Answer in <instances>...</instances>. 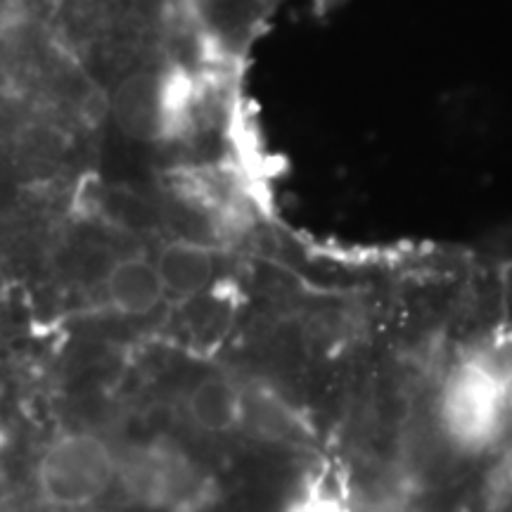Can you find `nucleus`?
I'll return each mask as SVG.
<instances>
[{"label":"nucleus","instance_id":"nucleus-3","mask_svg":"<svg viewBox=\"0 0 512 512\" xmlns=\"http://www.w3.org/2000/svg\"><path fill=\"white\" fill-rule=\"evenodd\" d=\"M119 482L140 503L159 510H188L204 496L195 465L164 446L138 448L119 458Z\"/></svg>","mask_w":512,"mask_h":512},{"label":"nucleus","instance_id":"nucleus-4","mask_svg":"<svg viewBox=\"0 0 512 512\" xmlns=\"http://www.w3.org/2000/svg\"><path fill=\"white\" fill-rule=\"evenodd\" d=\"M105 292L110 304L124 316H147L166 297L157 266L143 256L119 259L105 275Z\"/></svg>","mask_w":512,"mask_h":512},{"label":"nucleus","instance_id":"nucleus-6","mask_svg":"<svg viewBox=\"0 0 512 512\" xmlns=\"http://www.w3.org/2000/svg\"><path fill=\"white\" fill-rule=\"evenodd\" d=\"M164 292L174 297H195L214 278V259L207 249L192 242H176L155 261Z\"/></svg>","mask_w":512,"mask_h":512},{"label":"nucleus","instance_id":"nucleus-9","mask_svg":"<svg viewBox=\"0 0 512 512\" xmlns=\"http://www.w3.org/2000/svg\"><path fill=\"white\" fill-rule=\"evenodd\" d=\"M297 512H342V508L335 501H330V498H320L313 494L299 505Z\"/></svg>","mask_w":512,"mask_h":512},{"label":"nucleus","instance_id":"nucleus-8","mask_svg":"<svg viewBox=\"0 0 512 512\" xmlns=\"http://www.w3.org/2000/svg\"><path fill=\"white\" fill-rule=\"evenodd\" d=\"M0 512H19V489L15 475L0 465Z\"/></svg>","mask_w":512,"mask_h":512},{"label":"nucleus","instance_id":"nucleus-7","mask_svg":"<svg viewBox=\"0 0 512 512\" xmlns=\"http://www.w3.org/2000/svg\"><path fill=\"white\" fill-rule=\"evenodd\" d=\"M121 121L128 128H133V133H147L157 121L159 112V91L155 83L147 79H133L128 86L121 91L119 100Z\"/></svg>","mask_w":512,"mask_h":512},{"label":"nucleus","instance_id":"nucleus-1","mask_svg":"<svg viewBox=\"0 0 512 512\" xmlns=\"http://www.w3.org/2000/svg\"><path fill=\"white\" fill-rule=\"evenodd\" d=\"M117 482L119 456L105 439L83 430H57L34 446L17 489L38 512H83Z\"/></svg>","mask_w":512,"mask_h":512},{"label":"nucleus","instance_id":"nucleus-2","mask_svg":"<svg viewBox=\"0 0 512 512\" xmlns=\"http://www.w3.org/2000/svg\"><path fill=\"white\" fill-rule=\"evenodd\" d=\"M503 370L489 358H465L448 375L441 394V418L463 446H482L494 437L505 411Z\"/></svg>","mask_w":512,"mask_h":512},{"label":"nucleus","instance_id":"nucleus-5","mask_svg":"<svg viewBox=\"0 0 512 512\" xmlns=\"http://www.w3.org/2000/svg\"><path fill=\"white\" fill-rule=\"evenodd\" d=\"M190 420L207 434H226L242 420V394L221 375L204 377L188 394Z\"/></svg>","mask_w":512,"mask_h":512}]
</instances>
